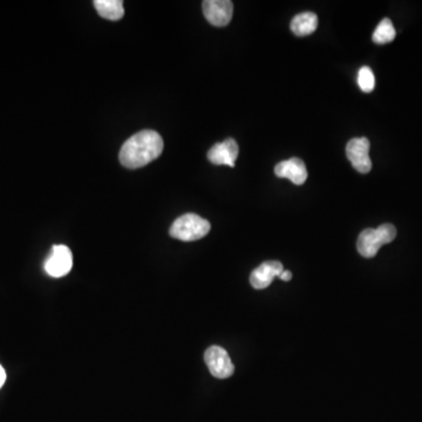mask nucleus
Masks as SVG:
<instances>
[{
	"label": "nucleus",
	"instance_id": "nucleus-15",
	"mask_svg": "<svg viewBox=\"0 0 422 422\" xmlns=\"http://www.w3.org/2000/svg\"><path fill=\"white\" fill-rule=\"evenodd\" d=\"M279 278L282 279L283 282H289V280L292 279V273H291L290 271H287V270H284V271L280 273V276H279Z\"/></svg>",
	"mask_w": 422,
	"mask_h": 422
},
{
	"label": "nucleus",
	"instance_id": "nucleus-14",
	"mask_svg": "<svg viewBox=\"0 0 422 422\" xmlns=\"http://www.w3.org/2000/svg\"><path fill=\"white\" fill-rule=\"evenodd\" d=\"M358 85L360 90L365 93H371L373 91L374 87H375V78H374L373 72H372L371 68L364 66L359 69Z\"/></svg>",
	"mask_w": 422,
	"mask_h": 422
},
{
	"label": "nucleus",
	"instance_id": "nucleus-9",
	"mask_svg": "<svg viewBox=\"0 0 422 422\" xmlns=\"http://www.w3.org/2000/svg\"><path fill=\"white\" fill-rule=\"evenodd\" d=\"M238 153L239 149L237 142L234 139H226V141L212 146L210 151H208V158L216 166H229L234 168Z\"/></svg>",
	"mask_w": 422,
	"mask_h": 422
},
{
	"label": "nucleus",
	"instance_id": "nucleus-7",
	"mask_svg": "<svg viewBox=\"0 0 422 422\" xmlns=\"http://www.w3.org/2000/svg\"><path fill=\"white\" fill-rule=\"evenodd\" d=\"M346 156L359 173L367 174L372 169V161L369 158V141L366 137L351 140L346 146Z\"/></svg>",
	"mask_w": 422,
	"mask_h": 422
},
{
	"label": "nucleus",
	"instance_id": "nucleus-8",
	"mask_svg": "<svg viewBox=\"0 0 422 422\" xmlns=\"http://www.w3.org/2000/svg\"><path fill=\"white\" fill-rule=\"evenodd\" d=\"M284 271L283 264L278 260H268L260 264L250 275V284L257 290H263L271 285L273 279Z\"/></svg>",
	"mask_w": 422,
	"mask_h": 422
},
{
	"label": "nucleus",
	"instance_id": "nucleus-10",
	"mask_svg": "<svg viewBox=\"0 0 422 422\" xmlns=\"http://www.w3.org/2000/svg\"><path fill=\"white\" fill-rule=\"evenodd\" d=\"M276 176L280 178H287L294 185H302L307 178V169L303 160L292 158L283 162H279L275 168Z\"/></svg>",
	"mask_w": 422,
	"mask_h": 422
},
{
	"label": "nucleus",
	"instance_id": "nucleus-13",
	"mask_svg": "<svg viewBox=\"0 0 422 422\" xmlns=\"http://www.w3.org/2000/svg\"><path fill=\"white\" fill-rule=\"evenodd\" d=\"M396 37V28L393 26L392 22L389 18H385V19L381 20L380 24L378 25L377 28L374 31L372 39L375 44L384 45V44L393 42Z\"/></svg>",
	"mask_w": 422,
	"mask_h": 422
},
{
	"label": "nucleus",
	"instance_id": "nucleus-16",
	"mask_svg": "<svg viewBox=\"0 0 422 422\" xmlns=\"http://www.w3.org/2000/svg\"><path fill=\"white\" fill-rule=\"evenodd\" d=\"M5 381H6V372H5L4 367L0 365V389L4 386Z\"/></svg>",
	"mask_w": 422,
	"mask_h": 422
},
{
	"label": "nucleus",
	"instance_id": "nucleus-6",
	"mask_svg": "<svg viewBox=\"0 0 422 422\" xmlns=\"http://www.w3.org/2000/svg\"><path fill=\"white\" fill-rule=\"evenodd\" d=\"M202 8L205 19L214 26H226L233 19L234 5L230 0H205Z\"/></svg>",
	"mask_w": 422,
	"mask_h": 422
},
{
	"label": "nucleus",
	"instance_id": "nucleus-5",
	"mask_svg": "<svg viewBox=\"0 0 422 422\" xmlns=\"http://www.w3.org/2000/svg\"><path fill=\"white\" fill-rule=\"evenodd\" d=\"M204 360L210 373L219 379L231 377L235 372V366L230 357L223 347L211 346L204 353Z\"/></svg>",
	"mask_w": 422,
	"mask_h": 422
},
{
	"label": "nucleus",
	"instance_id": "nucleus-11",
	"mask_svg": "<svg viewBox=\"0 0 422 422\" xmlns=\"http://www.w3.org/2000/svg\"><path fill=\"white\" fill-rule=\"evenodd\" d=\"M290 27L291 31L298 37H306L316 30L318 17L313 12H304L294 17Z\"/></svg>",
	"mask_w": 422,
	"mask_h": 422
},
{
	"label": "nucleus",
	"instance_id": "nucleus-2",
	"mask_svg": "<svg viewBox=\"0 0 422 422\" xmlns=\"http://www.w3.org/2000/svg\"><path fill=\"white\" fill-rule=\"evenodd\" d=\"M396 237V226L392 224H382L377 229H365L359 235L357 249L365 258H373L381 246L389 244Z\"/></svg>",
	"mask_w": 422,
	"mask_h": 422
},
{
	"label": "nucleus",
	"instance_id": "nucleus-12",
	"mask_svg": "<svg viewBox=\"0 0 422 422\" xmlns=\"http://www.w3.org/2000/svg\"><path fill=\"white\" fill-rule=\"evenodd\" d=\"M94 8L103 19L117 22L124 18L125 8L121 0H94Z\"/></svg>",
	"mask_w": 422,
	"mask_h": 422
},
{
	"label": "nucleus",
	"instance_id": "nucleus-3",
	"mask_svg": "<svg viewBox=\"0 0 422 422\" xmlns=\"http://www.w3.org/2000/svg\"><path fill=\"white\" fill-rule=\"evenodd\" d=\"M210 223L196 214H185L178 217L170 226L171 237L182 242L199 241L210 231Z\"/></svg>",
	"mask_w": 422,
	"mask_h": 422
},
{
	"label": "nucleus",
	"instance_id": "nucleus-4",
	"mask_svg": "<svg viewBox=\"0 0 422 422\" xmlns=\"http://www.w3.org/2000/svg\"><path fill=\"white\" fill-rule=\"evenodd\" d=\"M73 255L66 245H54L49 258L46 260L45 271L53 278H60L72 270Z\"/></svg>",
	"mask_w": 422,
	"mask_h": 422
},
{
	"label": "nucleus",
	"instance_id": "nucleus-1",
	"mask_svg": "<svg viewBox=\"0 0 422 422\" xmlns=\"http://www.w3.org/2000/svg\"><path fill=\"white\" fill-rule=\"evenodd\" d=\"M163 140L155 130L146 129L130 136L121 147L120 162L128 169L147 166L162 154Z\"/></svg>",
	"mask_w": 422,
	"mask_h": 422
}]
</instances>
